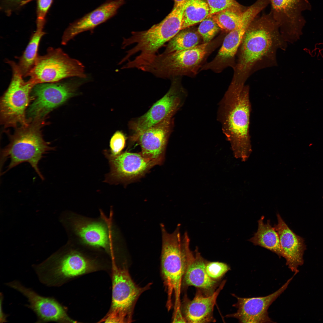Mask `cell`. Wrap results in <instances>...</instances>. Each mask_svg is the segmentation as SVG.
Wrapping results in <instances>:
<instances>
[{
	"instance_id": "6da1fadb",
	"label": "cell",
	"mask_w": 323,
	"mask_h": 323,
	"mask_svg": "<svg viewBox=\"0 0 323 323\" xmlns=\"http://www.w3.org/2000/svg\"><path fill=\"white\" fill-rule=\"evenodd\" d=\"M287 44L270 12L257 16L243 37L230 84L243 86L255 72L277 65V51L279 49L285 50Z\"/></svg>"
},
{
	"instance_id": "7a4b0ae2",
	"label": "cell",
	"mask_w": 323,
	"mask_h": 323,
	"mask_svg": "<svg viewBox=\"0 0 323 323\" xmlns=\"http://www.w3.org/2000/svg\"><path fill=\"white\" fill-rule=\"evenodd\" d=\"M251 106L249 87H229L220 103L218 119L234 155L245 162L252 152L249 133Z\"/></svg>"
},
{
	"instance_id": "3957f363",
	"label": "cell",
	"mask_w": 323,
	"mask_h": 323,
	"mask_svg": "<svg viewBox=\"0 0 323 323\" xmlns=\"http://www.w3.org/2000/svg\"><path fill=\"white\" fill-rule=\"evenodd\" d=\"M97 217L86 216L74 212L66 214L65 223L69 242L106 255L116 260L118 250V234L111 208L106 215L101 209Z\"/></svg>"
},
{
	"instance_id": "277c9868",
	"label": "cell",
	"mask_w": 323,
	"mask_h": 323,
	"mask_svg": "<svg viewBox=\"0 0 323 323\" xmlns=\"http://www.w3.org/2000/svg\"><path fill=\"white\" fill-rule=\"evenodd\" d=\"M60 254L33 268L39 280L49 287H59L76 277L96 270L106 256L70 242Z\"/></svg>"
},
{
	"instance_id": "5b68a950",
	"label": "cell",
	"mask_w": 323,
	"mask_h": 323,
	"mask_svg": "<svg viewBox=\"0 0 323 323\" xmlns=\"http://www.w3.org/2000/svg\"><path fill=\"white\" fill-rule=\"evenodd\" d=\"M225 36L179 51L145 54L140 63L141 70L159 78L195 76L208 56L222 42Z\"/></svg>"
},
{
	"instance_id": "8992f818",
	"label": "cell",
	"mask_w": 323,
	"mask_h": 323,
	"mask_svg": "<svg viewBox=\"0 0 323 323\" xmlns=\"http://www.w3.org/2000/svg\"><path fill=\"white\" fill-rule=\"evenodd\" d=\"M162 237L161 256L162 273L167 294L166 306L170 310L181 309L180 296L182 281L184 274L187 257L191 252L190 239L187 233L181 236L180 227L172 233L167 231L163 224L160 225Z\"/></svg>"
},
{
	"instance_id": "52a82bcc",
	"label": "cell",
	"mask_w": 323,
	"mask_h": 323,
	"mask_svg": "<svg viewBox=\"0 0 323 323\" xmlns=\"http://www.w3.org/2000/svg\"><path fill=\"white\" fill-rule=\"evenodd\" d=\"M45 119H35L26 125L17 128L14 133L9 135V144L1 151V168L7 160L10 162L3 174L10 169L23 162L30 164L42 180L44 178L38 167L44 154L55 148L44 139L41 129L45 124Z\"/></svg>"
},
{
	"instance_id": "ba28073f",
	"label": "cell",
	"mask_w": 323,
	"mask_h": 323,
	"mask_svg": "<svg viewBox=\"0 0 323 323\" xmlns=\"http://www.w3.org/2000/svg\"><path fill=\"white\" fill-rule=\"evenodd\" d=\"M188 1L173 6L171 11L160 22L149 29L141 31H133L127 38H124L122 48L131 45L134 46L126 52L121 60L122 63L128 60L136 53L156 54L165 43L168 42L181 30L184 12L188 6Z\"/></svg>"
},
{
	"instance_id": "9c48e42d",
	"label": "cell",
	"mask_w": 323,
	"mask_h": 323,
	"mask_svg": "<svg viewBox=\"0 0 323 323\" xmlns=\"http://www.w3.org/2000/svg\"><path fill=\"white\" fill-rule=\"evenodd\" d=\"M112 266V294L111 308L103 321L105 322H132L135 305L140 295L148 290L151 284L141 287L131 277L126 267L118 266L115 261Z\"/></svg>"
},
{
	"instance_id": "30bf717a",
	"label": "cell",
	"mask_w": 323,
	"mask_h": 323,
	"mask_svg": "<svg viewBox=\"0 0 323 323\" xmlns=\"http://www.w3.org/2000/svg\"><path fill=\"white\" fill-rule=\"evenodd\" d=\"M11 67L12 76L7 89L1 99L0 121L5 127H16L27 124L26 110L28 105L32 90L36 84L31 79L25 81L14 61L7 60Z\"/></svg>"
},
{
	"instance_id": "8fae6325",
	"label": "cell",
	"mask_w": 323,
	"mask_h": 323,
	"mask_svg": "<svg viewBox=\"0 0 323 323\" xmlns=\"http://www.w3.org/2000/svg\"><path fill=\"white\" fill-rule=\"evenodd\" d=\"M28 76L36 84L58 82L71 77H87L80 62L70 57L60 48L52 47L48 48L45 55H38Z\"/></svg>"
},
{
	"instance_id": "7c38bea8",
	"label": "cell",
	"mask_w": 323,
	"mask_h": 323,
	"mask_svg": "<svg viewBox=\"0 0 323 323\" xmlns=\"http://www.w3.org/2000/svg\"><path fill=\"white\" fill-rule=\"evenodd\" d=\"M181 77L171 79L168 92L143 115L130 121L129 127L133 133L139 134L170 116H174L183 105L187 93L181 83Z\"/></svg>"
},
{
	"instance_id": "4fadbf2b",
	"label": "cell",
	"mask_w": 323,
	"mask_h": 323,
	"mask_svg": "<svg viewBox=\"0 0 323 323\" xmlns=\"http://www.w3.org/2000/svg\"><path fill=\"white\" fill-rule=\"evenodd\" d=\"M78 80L35 85L31 92L32 103L28 110L29 120L45 119L51 111L72 95Z\"/></svg>"
},
{
	"instance_id": "5bb4252c",
	"label": "cell",
	"mask_w": 323,
	"mask_h": 323,
	"mask_svg": "<svg viewBox=\"0 0 323 323\" xmlns=\"http://www.w3.org/2000/svg\"><path fill=\"white\" fill-rule=\"evenodd\" d=\"M270 12L287 43L299 38L305 21L303 12L310 6L307 0H270Z\"/></svg>"
},
{
	"instance_id": "9a60e30c",
	"label": "cell",
	"mask_w": 323,
	"mask_h": 323,
	"mask_svg": "<svg viewBox=\"0 0 323 323\" xmlns=\"http://www.w3.org/2000/svg\"><path fill=\"white\" fill-rule=\"evenodd\" d=\"M103 153L108 160L110 167L105 182L110 184L124 183L135 179L157 165L144 157L141 153L126 151L115 156L110 151L105 150Z\"/></svg>"
},
{
	"instance_id": "2e32d148",
	"label": "cell",
	"mask_w": 323,
	"mask_h": 323,
	"mask_svg": "<svg viewBox=\"0 0 323 323\" xmlns=\"http://www.w3.org/2000/svg\"><path fill=\"white\" fill-rule=\"evenodd\" d=\"M4 284L17 291L26 298L29 304L25 306L36 314L37 318L36 323L73 322L68 316L63 306L54 297L40 295L17 280L7 282Z\"/></svg>"
},
{
	"instance_id": "e0dca14e",
	"label": "cell",
	"mask_w": 323,
	"mask_h": 323,
	"mask_svg": "<svg viewBox=\"0 0 323 323\" xmlns=\"http://www.w3.org/2000/svg\"><path fill=\"white\" fill-rule=\"evenodd\" d=\"M294 274L278 290L264 296L251 298L239 297L232 294L237 299L233 305L237 309L236 312L226 316L227 317L237 319L240 323H273L269 316L268 310L270 306L287 288Z\"/></svg>"
},
{
	"instance_id": "ac0fdd59",
	"label": "cell",
	"mask_w": 323,
	"mask_h": 323,
	"mask_svg": "<svg viewBox=\"0 0 323 323\" xmlns=\"http://www.w3.org/2000/svg\"><path fill=\"white\" fill-rule=\"evenodd\" d=\"M173 116H169L142 132L130 137L131 140L140 144L142 155L157 165L163 160L167 141L174 126Z\"/></svg>"
},
{
	"instance_id": "d6986e66",
	"label": "cell",
	"mask_w": 323,
	"mask_h": 323,
	"mask_svg": "<svg viewBox=\"0 0 323 323\" xmlns=\"http://www.w3.org/2000/svg\"><path fill=\"white\" fill-rule=\"evenodd\" d=\"M252 20L253 18L250 15L243 14L239 26L225 36L215 57L211 62L204 64L199 71L210 70L219 73L228 67L233 69L236 64V56L243 37Z\"/></svg>"
},
{
	"instance_id": "ffe728a7",
	"label": "cell",
	"mask_w": 323,
	"mask_h": 323,
	"mask_svg": "<svg viewBox=\"0 0 323 323\" xmlns=\"http://www.w3.org/2000/svg\"><path fill=\"white\" fill-rule=\"evenodd\" d=\"M125 0H108L91 12L70 23L64 31L61 44L65 45L78 34L95 28L114 16Z\"/></svg>"
},
{
	"instance_id": "44dd1931",
	"label": "cell",
	"mask_w": 323,
	"mask_h": 323,
	"mask_svg": "<svg viewBox=\"0 0 323 323\" xmlns=\"http://www.w3.org/2000/svg\"><path fill=\"white\" fill-rule=\"evenodd\" d=\"M277 217L278 223L274 227L279 236L283 257L288 268L297 273L298 267L304 262L303 256L306 249L304 240L290 228L279 214Z\"/></svg>"
},
{
	"instance_id": "7402d4cb",
	"label": "cell",
	"mask_w": 323,
	"mask_h": 323,
	"mask_svg": "<svg viewBox=\"0 0 323 323\" xmlns=\"http://www.w3.org/2000/svg\"><path fill=\"white\" fill-rule=\"evenodd\" d=\"M223 281L214 292L206 295L198 290L194 298L191 300L185 297L182 306L183 316L188 323L215 322L213 317L214 307L217 298L226 283Z\"/></svg>"
},
{
	"instance_id": "603a6c76",
	"label": "cell",
	"mask_w": 323,
	"mask_h": 323,
	"mask_svg": "<svg viewBox=\"0 0 323 323\" xmlns=\"http://www.w3.org/2000/svg\"><path fill=\"white\" fill-rule=\"evenodd\" d=\"M207 262L197 249L195 254L191 251L187 257L183 280L186 286H193L211 294L215 291L217 282L207 274L206 270Z\"/></svg>"
},
{
	"instance_id": "cb8c5ba5",
	"label": "cell",
	"mask_w": 323,
	"mask_h": 323,
	"mask_svg": "<svg viewBox=\"0 0 323 323\" xmlns=\"http://www.w3.org/2000/svg\"><path fill=\"white\" fill-rule=\"evenodd\" d=\"M264 217L262 216L258 220L257 231L249 241L255 245L266 248L276 254L279 257H283L278 235L274 227L272 226L270 220L266 223Z\"/></svg>"
},
{
	"instance_id": "d4e9b609",
	"label": "cell",
	"mask_w": 323,
	"mask_h": 323,
	"mask_svg": "<svg viewBox=\"0 0 323 323\" xmlns=\"http://www.w3.org/2000/svg\"><path fill=\"white\" fill-rule=\"evenodd\" d=\"M44 27L36 26V30L31 36L24 52L18 57L17 65L23 77L28 76L38 56V51L40 42L45 34L43 30Z\"/></svg>"
},
{
	"instance_id": "484cf974",
	"label": "cell",
	"mask_w": 323,
	"mask_h": 323,
	"mask_svg": "<svg viewBox=\"0 0 323 323\" xmlns=\"http://www.w3.org/2000/svg\"><path fill=\"white\" fill-rule=\"evenodd\" d=\"M187 28L181 30L168 42L163 52L170 53L194 47L203 43L197 31Z\"/></svg>"
},
{
	"instance_id": "4316f807",
	"label": "cell",
	"mask_w": 323,
	"mask_h": 323,
	"mask_svg": "<svg viewBox=\"0 0 323 323\" xmlns=\"http://www.w3.org/2000/svg\"><path fill=\"white\" fill-rule=\"evenodd\" d=\"M210 16V9L206 0H195L184 12L181 30L201 22Z\"/></svg>"
},
{
	"instance_id": "83f0119b",
	"label": "cell",
	"mask_w": 323,
	"mask_h": 323,
	"mask_svg": "<svg viewBox=\"0 0 323 323\" xmlns=\"http://www.w3.org/2000/svg\"><path fill=\"white\" fill-rule=\"evenodd\" d=\"M243 12L232 9H227L212 16L220 29L229 32L239 26Z\"/></svg>"
},
{
	"instance_id": "f1b7e54d",
	"label": "cell",
	"mask_w": 323,
	"mask_h": 323,
	"mask_svg": "<svg viewBox=\"0 0 323 323\" xmlns=\"http://www.w3.org/2000/svg\"><path fill=\"white\" fill-rule=\"evenodd\" d=\"M220 29L219 26L211 16L201 22L197 31L201 36L203 43H205L212 40Z\"/></svg>"
},
{
	"instance_id": "f546056e",
	"label": "cell",
	"mask_w": 323,
	"mask_h": 323,
	"mask_svg": "<svg viewBox=\"0 0 323 323\" xmlns=\"http://www.w3.org/2000/svg\"><path fill=\"white\" fill-rule=\"evenodd\" d=\"M210 9V16L227 9H232L243 12L247 7L240 4L235 0H206Z\"/></svg>"
},
{
	"instance_id": "4dcf8cb0",
	"label": "cell",
	"mask_w": 323,
	"mask_h": 323,
	"mask_svg": "<svg viewBox=\"0 0 323 323\" xmlns=\"http://www.w3.org/2000/svg\"><path fill=\"white\" fill-rule=\"evenodd\" d=\"M230 269L227 264L218 261H207L206 270L208 276L212 279L216 280L221 278Z\"/></svg>"
},
{
	"instance_id": "1f68e13d",
	"label": "cell",
	"mask_w": 323,
	"mask_h": 323,
	"mask_svg": "<svg viewBox=\"0 0 323 323\" xmlns=\"http://www.w3.org/2000/svg\"><path fill=\"white\" fill-rule=\"evenodd\" d=\"M53 0H37L36 26H45L46 15Z\"/></svg>"
},
{
	"instance_id": "d6a6232c",
	"label": "cell",
	"mask_w": 323,
	"mask_h": 323,
	"mask_svg": "<svg viewBox=\"0 0 323 323\" xmlns=\"http://www.w3.org/2000/svg\"><path fill=\"white\" fill-rule=\"evenodd\" d=\"M126 138L124 134L119 131L116 132L112 137L110 141V152L113 155L121 153L124 148Z\"/></svg>"
},
{
	"instance_id": "836d02e7",
	"label": "cell",
	"mask_w": 323,
	"mask_h": 323,
	"mask_svg": "<svg viewBox=\"0 0 323 323\" xmlns=\"http://www.w3.org/2000/svg\"><path fill=\"white\" fill-rule=\"evenodd\" d=\"M29 0H1V10L7 15L26 4ZM32 0H30L31 1Z\"/></svg>"
},
{
	"instance_id": "e575fe53",
	"label": "cell",
	"mask_w": 323,
	"mask_h": 323,
	"mask_svg": "<svg viewBox=\"0 0 323 323\" xmlns=\"http://www.w3.org/2000/svg\"><path fill=\"white\" fill-rule=\"evenodd\" d=\"M3 295L1 293L0 294V321L1 322H7L6 318L7 317V315H5L2 310V302L3 300Z\"/></svg>"
},
{
	"instance_id": "d590c367",
	"label": "cell",
	"mask_w": 323,
	"mask_h": 323,
	"mask_svg": "<svg viewBox=\"0 0 323 323\" xmlns=\"http://www.w3.org/2000/svg\"><path fill=\"white\" fill-rule=\"evenodd\" d=\"M174 2V6H177L182 2H183L185 0H173Z\"/></svg>"
},
{
	"instance_id": "8d00e7d4",
	"label": "cell",
	"mask_w": 323,
	"mask_h": 323,
	"mask_svg": "<svg viewBox=\"0 0 323 323\" xmlns=\"http://www.w3.org/2000/svg\"></svg>"
}]
</instances>
